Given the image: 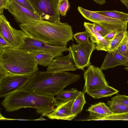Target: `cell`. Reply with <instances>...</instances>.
Segmentation results:
<instances>
[{
	"instance_id": "1",
	"label": "cell",
	"mask_w": 128,
	"mask_h": 128,
	"mask_svg": "<svg viewBox=\"0 0 128 128\" xmlns=\"http://www.w3.org/2000/svg\"><path fill=\"white\" fill-rule=\"evenodd\" d=\"M18 25L28 37L50 46H66L70 40H74L72 27L66 22H52L40 20Z\"/></svg>"
},
{
	"instance_id": "40",
	"label": "cell",
	"mask_w": 128,
	"mask_h": 128,
	"mask_svg": "<svg viewBox=\"0 0 128 128\" xmlns=\"http://www.w3.org/2000/svg\"><path fill=\"white\" fill-rule=\"evenodd\" d=\"M127 82H128V81H127Z\"/></svg>"
},
{
	"instance_id": "31",
	"label": "cell",
	"mask_w": 128,
	"mask_h": 128,
	"mask_svg": "<svg viewBox=\"0 0 128 128\" xmlns=\"http://www.w3.org/2000/svg\"><path fill=\"white\" fill-rule=\"evenodd\" d=\"M93 24L95 29L103 37L110 32L98 23H93Z\"/></svg>"
},
{
	"instance_id": "23",
	"label": "cell",
	"mask_w": 128,
	"mask_h": 128,
	"mask_svg": "<svg viewBox=\"0 0 128 128\" xmlns=\"http://www.w3.org/2000/svg\"><path fill=\"white\" fill-rule=\"evenodd\" d=\"M128 31H118L110 41L108 52H111L115 51L122 43Z\"/></svg>"
},
{
	"instance_id": "2",
	"label": "cell",
	"mask_w": 128,
	"mask_h": 128,
	"mask_svg": "<svg viewBox=\"0 0 128 128\" xmlns=\"http://www.w3.org/2000/svg\"><path fill=\"white\" fill-rule=\"evenodd\" d=\"M34 53L21 48H0V81L8 76L32 75L38 70Z\"/></svg>"
},
{
	"instance_id": "5",
	"label": "cell",
	"mask_w": 128,
	"mask_h": 128,
	"mask_svg": "<svg viewBox=\"0 0 128 128\" xmlns=\"http://www.w3.org/2000/svg\"><path fill=\"white\" fill-rule=\"evenodd\" d=\"M96 47V44L89 40L70 46L69 51L76 69L84 71L85 68L90 65V58Z\"/></svg>"
},
{
	"instance_id": "38",
	"label": "cell",
	"mask_w": 128,
	"mask_h": 128,
	"mask_svg": "<svg viewBox=\"0 0 128 128\" xmlns=\"http://www.w3.org/2000/svg\"><path fill=\"white\" fill-rule=\"evenodd\" d=\"M125 69L128 71V66L124 68Z\"/></svg>"
},
{
	"instance_id": "39",
	"label": "cell",
	"mask_w": 128,
	"mask_h": 128,
	"mask_svg": "<svg viewBox=\"0 0 128 128\" xmlns=\"http://www.w3.org/2000/svg\"><path fill=\"white\" fill-rule=\"evenodd\" d=\"M58 0L59 2H61L63 0Z\"/></svg>"
},
{
	"instance_id": "32",
	"label": "cell",
	"mask_w": 128,
	"mask_h": 128,
	"mask_svg": "<svg viewBox=\"0 0 128 128\" xmlns=\"http://www.w3.org/2000/svg\"><path fill=\"white\" fill-rule=\"evenodd\" d=\"M10 2V0H0V14H3L4 9H7Z\"/></svg>"
},
{
	"instance_id": "19",
	"label": "cell",
	"mask_w": 128,
	"mask_h": 128,
	"mask_svg": "<svg viewBox=\"0 0 128 128\" xmlns=\"http://www.w3.org/2000/svg\"><path fill=\"white\" fill-rule=\"evenodd\" d=\"M119 92L118 90L108 86L105 87L88 91L86 93L94 98L98 99L110 97Z\"/></svg>"
},
{
	"instance_id": "3",
	"label": "cell",
	"mask_w": 128,
	"mask_h": 128,
	"mask_svg": "<svg viewBox=\"0 0 128 128\" xmlns=\"http://www.w3.org/2000/svg\"><path fill=\"white\" fill-rule=\"evenodd\" d=\"M62 102L57 101L54 96L21 89L5 97L1 104L8 112L30 108H35L37 113L43 116H46Z\"/></svg>"
},
{
	"instance_id": "24",
	"label": "cell",
	"mask_w": 128,
	"mask_h": 128,
	"mask_svg": "<svg viewBox=\"0 0 128 128\" xmlns=\"http://www.w3.org/2000/svg\"><path fill=\"white\" fill-rule=\"evenodd\" d=\"M88 120H128V112L119 114H113L106 116L89 118Z\"/></svg>"
},
{
	"instance_id": "9",
	"label": "cell",
	"mask_w": 128,
	"mask_h": 128,
	"mask_svg": "<svg viewBox=\"0 0 128 128\" xmlns=\"http://www.w3.org/2000/svg\"><path fill=\"white\" fill-rule=\"evenodd\" d=\"M84 84L82 92L84 93L109 86L102 70L93 65L90 64L88 66L84 74Z\"/></svg>"
},
{
	"instance_id": "7",
	"label": "cell",
	"mask_w": 128,
	"mask_h": 128,
	"mask_svg": "<svg viewBox=\"0 0 128 128\" xmlns=\"http://www.w3.org/2000/svg\"><path fill=\"white\" fill-rule=\"evenodd\" d=\"M41 20L60 22L58 0H28Z\"/></svg>"
},
{
	"instance_id": "35",
	"label": "cell",
	"mask_w": 128,
	"mask_h": 128,
	"mask_svg": "<svg viewBox=\"0 0 128 128\" xmlns=\"http://www.w3.org/2000/svg\"><path fill=\"white\" fill-rule=\"evenodd\" d=\"M96 3L100 5L103 4L106 2L105 0H93Z\"/></svg>"
},
{
	"instance_id": "10",
	"label": "cell",
	"mask_w": 128,
	"mask_h": 128,
	"mask_svg": "<svg viewBox=\"0 0 128 128\" xmlns=\"http://www.w3.org/2000/svg\"><path fill=\"white\" fill-rule=\"evenodd\" d=\"M32 75L7 77L0 81V97H5L21 89L29 81Z\"/></svg>"
},
{
	"instance_id": "28",
	"label": "cell",
	"mask_w": 128,
	"mask_h": 128,
	"mask_svg": "<svg viewBox=\"0 0 128 128\" xmlns=\"http://www.w3.org/2000/svg\"><path fill=\"white\" fill-rule=\"evenodd\" d=\"M70 5L68 0H63L59 3L58 9L60 15L65 16Z\"/></svg>"
},
{
	"instance_id": "15",
	"label": "cell",
	"mask_w": 128,
	"mask_h": 128,
	"mask_svg": "<svg viewBox=\"0 0 128 128\" xmlns=\"http://www.w3.org/2000/svg\"><path fill=\"white\" fill-rule=\"evenodd\" d=\"M86 30L90 34L91 41L96 44V49L98 50L108 52L111 41L107 40L94 28L93 24L84 22Z\"/></svg>"
},
{
	"instance_id": "11",
	"label": "cell",
	"mask_w": 128,
	"mask_h": 128,
	"mask_svg": "<svg viewBox=\"0 0 128 128\" xmlns=\"http://www.w3.org/2000/svg\"><path fill=\"white\" fill-rule=\"evenodd\" d=\"M20 48L33 53L42 52L57 53L69 51V48L67 46H52L41 41L28 36Z\"/></svg>"
},
{
	"instance_id": "33",
	"label": "cell",
	"mask_w": 128,
	"mask_h": 128,
	"mask_svg": "<svg viewBox=\"0 0 128 128\" xmlns=\"http://www.w3.org/2000/svg\"><path fill=\"white\" fill-rule=\"evenodd\" d=\"M118 31H119L114 30L110 32L104 37V38L107 40L111 41Z\"/></svg>"
},
{
	"instance_id": "34",
	"label": "cell",
	"mask_w": 128,
	"mask_h": 128,
	"mask_svg": "<svg viewBox=\"0 0 128 128\" xmlns=\"http://www.w3.org/2000/svg\"><path fill=\"white\" fill-rule=\"evenodd\" d=\"M12 47L9 44L0 34V48Z\"/></svg>"
},
{
	"instance_id": "21",
	"label": "cell",
	"mask_w": 128,
	"mask_h": 128,
	"mask_svg": "<svg viewBox=\"0 0 128 128\" xmlns=\"http://www.w3.org/2000/svg\"><path fill=\"white\" fill-rule=\"evenodd\" d=\"M80 92L77 89L72 88L66 90H63L55 98L56 100H59L62 102H66L74 100Z\"/></svg>"
},
{
	"instance_id": "29",
	"label": "cell",
	"mask_w": 128,
	"mask_h": 128,
	"mask_svg": "<svg viewBox=\"0 0 128 128\" xmlns=\"http://www.w3.org/2000/svg\"><path fill=\"white\" fill-rule=\"evenodd\" d=\"M111 100L128 106V96H126L117 94L112 98Z\"/></svg>"
},
{
	"instance_id": "22",
	"label": "cell",
	"mask_w": 128,
	"mask_h": 128,
	"mask_svg": "<svg viewBox=\"0 0 128 128\" xmlns=\"http://www.w3.org/2000/svg\"><path fill=\"white\" fill-rule=\"evenodd\" d=\"M96 12L105 16L128 22V14L116 10L97 11Z\"/></svg>"
},
{
	"instance_id": "37",
	"label": "cell",
	"mask_w": 128,
	"mask_h": 128,
	"mask_svg": "<svg viewBox=\"0 0 128 128\" xmlns=\"http://www.w3.org/2000/svg\"><path fill=\"white\" fill-rule=\"evenodd\" d=\"M35 120H46L43 118L42 116H41L39 118Z\"/></svg>"
},
{
	"instance_id": "26",
	"label": "cell",
	"mask_w": 128,
	"mask_h": 128,
	"mask_svg": "<svg viewBox=\"0 0 128 128\" xmlns=\"http://www.w3.org/2000/svg\"><path fill=\"white\" fill-rule=\"evenodd\" d=\"M115 51L128 58V31L124 40Z\"/></svg>"
},
{
	"instance_id": "16",
	"label": "cell",
	"mask_w": 128,
	"mask_h": 128,
	"mask_svg": "<svg viewBox=\"0 0 128 128\" xmlns=\"http://www.w3.org/2000/svg\"><path fill=\"white\" fill-rule=\"evenodd\" d=\"M120 65L128 66V58L115 51L108 52L100 68L106 70Z\"/></svg>"
},
{
	"instance_id": "6",
	"label": "cell",
	"mask_w": 128,
	"mask_h": 128,
	"mask_svg": "<svg viewBox=\"0 0 128 128\" xmlns=\"http://www.w3.org/2000/svg\"><path fill=\"white\" fill-rule=\"evenodd\" d=\"M78 10L86 19L96 23L111 32L114 30L126 31L128 22L112 18L78 6Z\"/></svg>"
},
{
	"instance_id": "8",
	"label": "cell",
	"mask_w": 128,
	"mask_h": 128,
	"mask_svg": "<svg viewBox=\"0 0 128 128\" xmlns=\"http://www.w3.org/2000/svg\"><path fill=\"white\" fill-rule=\"evenodd\" d=\"M0 34L12 47L19 48L24 45L27 37L22 30L13 28L3 14L0 15Z\"/></svg>"
},
{
	"instance_id": "18",
	"label": "cell",
	"mask_w": 128,
	"mask_h": 128,
	"mask_svg": "<svg viewBox=\"0 0 128 128\" xmlns=\"http://www.w3.org/2000/svg\"><path fill=\"white\" fill-rule=\"evenodd\" d=\"M36 63L38 65L48 67L54 58L62 56V52L53 53L47 52H38L34 53Z\"/></svg>"
},
{
	"instance_id": "4",
	"label": "cell",
	"mask_w": 128,
	"mask_h": 128,
	"mask_svg": "<svg viewBox=\"0 0 128 128\" xmlns=\"http://www.w3.org/2000/svg\"><path fill=\"white\" fill-rule=\"evenodd\" d=\"M80 75L67 72L37 71L21 89L49 96H57L68 85L79 80Z\"/></svg>"
},
{
	"instance_id": "25",
	"label": "cell",
	"mask_w": 128,
	"mask_h": 128,
	"mask_svg": "<svg viewBox=\"0 0 128 128\" xmlns=\"http://www.w3.org/2000/svg\"><path fill=\"white\" fill-rule=\"evenodd\" d=\"M107 104L113 114H119L128 112V106L118 102L108 100Z\"/></svg>"
},
{
	"instance_id": "36",
	"label": "cell",
	"mask_w": 128,
	"mask_h": 128,
	"mask_svg": "<svg viewBox=\"0 0 128 128\" xmlns=\"http://www.w3.org/2000/svg\"><path fill=\"white\" fill-rule=\"evenodd\" d=\"M120 2L128 9V0H120Z\"/></svg>"
},
{
	"instance_id": "12",
	"label": "cell",
	"mask_w": 128,
	"mask_h": 128,
	"mask_svg": "<svg viewBox=\"0 0 128 128\" xmlns=\"http://www.w3.org/2000/svg\"><path fill=\"white\" fill-rule=\"evenodd\" d=\"M7 10L19 24L40 20L36 13L21 6L14 1H10Z\"/></svg>"
},
{
	"instance_id": "30",
	"label": "cell",
	"mask_w": 128,
	"mask_h": 128,
	"mask_svg": "<svg viewBox=\"0 0 128 128\" xmlns=\"http://www.w3.org/2000/svg\"><path fill=\"white\" fill-rule=\"evenodd\" d=\"M10 0L14 1L21 6L36 14L35 10L28 0Z\"/></svg>"
},
{
	"instance_id": "27",
	"label": "cell",
	"mask_w": 128,
	"mask_h": 128,
	"mask_svg": "<svg viewBox=\"0 0 128 128\" xmlns=\"http://www.w3.org/2000/svg\"><path fill=\"white\" fill-rule=\"evenodd\" d=\"M90 34L86 30L76 33L73 35V38L78 43L86 42L89 40Z\"/></svg>"
},
{
	"instance_id": "17",
	"label": "cell",
	"mask_w": 128,
	"mask_h": 128,
	"mask_svg": "<svg viewBox=\"0 0 128 128\" xmlns=\"http://www.w3.org/2000/svg\"><path fill=\"white\" fill-rule=\"evenodd\" d=\"M89 113L90 118L104 116L113 114L109 107L103 102L92 104L86 110Z\"/></svg>"
},
{
	"instance_id": "20",
	"label": "cell",
	"mask_w": 128,
	"mask_h": 128,
	"mask_svg": "<svg viewBox=\"0 0 128 128\" xmlns=\"http://www.w3.org/2000/svg\"><path fill=\"white\" fill-rule=\"evenodd\" d=\"M86 103L84 93L80 91L79 94L74 99L72 106V114L75 117L81 113Z\"/></svg>"
},
{
	"instance_id": "13",
	"label": "cell",
	"mask_w": 128,
	"mask_h": 128,
	"mask_svg": "<svg viewBox=\"0 0 128 128\" xmlns=\"http://www.w3.org/2000/svg\"><path fill=\"white\" fill-rule=\"evenodd\" d=\"M73 60L70 52L64 56H59L54 58L50 64L47 68V71L64 72L74 71L76 68L73 63Z\"/></svg>"
},
{
	"instance_id": "14",
	"label": "cell",
	"mask_w": 128,
	"mask_h": 128,
	"mask_svg": "<svg viewBox=\"0 0 128 128\" xmlns=\"http://www.w3.org/2000/svg\"><path fill=\"white\" fill-rule=\"evenodd\" d=\"M74 100L64 102H62L46 116L51 119L72 120L75 118L72 114V110Z\"/></svg>"
}]
</instances>
